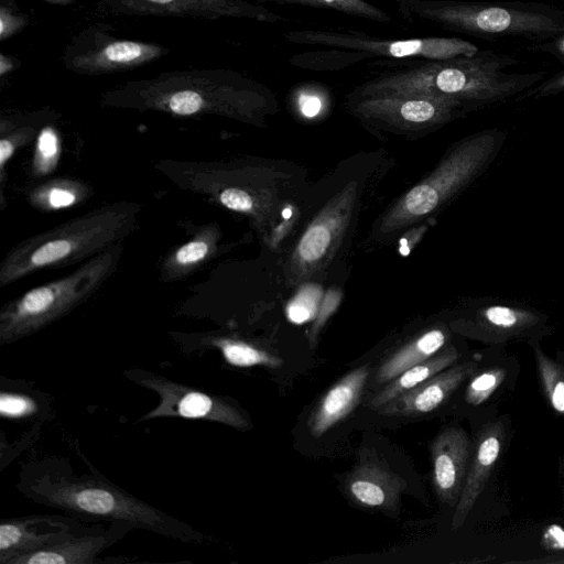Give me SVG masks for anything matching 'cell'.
Returning <instances> with one entry per match:
<instances>
[{
	"label": "cell",
	"mask_w": 564,
	"mask_h": 564,
	"mask_svg": "<svg viewBox=\"0 0 564 564\" xmlns=\"http://www.w3.org/2000/svg\"><path fill=\"white\" fill-rule=\"evenodd\" d=\"M433 485L438 499L455 507L460 497L470 457V440L459 427L441 432L431 445Z\"/></svg>",
	"instance_id": "obj_17"
},
{
	"label": "cell",
	"mask_w": 564,
	"mask_h": 564,
	"mask_svg": "<svg viewBox=\"0 0 564 564\" xmlns=\"http://www.w3.org/2000/svg\"><path fill=\"white\" fill-rule=\"evenodd\" d=\"M210 252V239L206 237V235H200L180 247L173 254L170 263L172 268H176L181 271L193 269L194 265L205 260Z\"/></svg>",
	"instance_id": "obj_30"
},
{
	"label": "cell",
	"mask_w": 564,
	"mask_h": 564,
	"mask_svg": "<svg viewBox=\"0 0 564 564\" xmlns=\"http://www.w3.org/2000/svg\"><path fill=\"white\" fill-rule=\"evenodd\" d=\"M42 410L35 391L23 389L1 388L0 414L8 419H24L34 416Z\"/></svg>",
	"instance_id": "obj_28"
},
{
	"label": "cell",
	"mask_w": 564,
	"mask_h": 564,
	"mask_svg": "<svg viewBox=\"0 0 564 564\" xmlns=\"http://www.w3.org/2000/svg\"><path fill=\"white\" fill-rule=\"evenodd\" d=\"M89 464V463H88ZM91 474L77 475L65 457L25 463L17 489L34 503L86 522H126L134 529L188 544H206L209 536L109 481L90 464Z\"/></svg>",
	"instance_id": "obj_1"
},
{
	"label": "cell",
	"mask_w": 564,
	"mask_h": 564,
	"mask_svg": "<svg viewBox=\"0 0 564 564\" xmlns=\"http://www.w3.org/2000/svg\"><path fill=\"white\" fill-rule=\"evenodd\" d=\"M52 4L67 6L74 2V0H43Z\"/></svg>",
	"instance_id": "obj_39"
},
{
	"label": "cell",
	"mask_w": 564,
	"mask_h": 564,
	"mask_svg": "<svg viewBox=\"0 0 564 564\" xmlns=\"http://www.w3.org/2000/svg\"><path fill=\"white\" fill-rule=\"evenodd\" d=\"M132 530L131 524L121 521L82 524L59 542L19 555L10 564H96L101 552Z\"/></svg>",
	"instance_id": "obj_14"
},
{
	"label": "cell",
	"mask_w": 564,
	"mask_h": 564,
	"mask_svg": "<svg viewBox=\"0 0 564 564\" xmlns=\"http://www.w3.org/2000/svg\"><path fill=\"white\" fill-rule=\"evenodd\" d=\"M506 369L492 367L476 375L468 383L465 400L470 405L484 403L503 382Z\"/></svg>",
	"instance_id": "obj_29"
},
{
	"label": "cell",
	"mask_w": 564,
	"mask_h": 564,
	"mask_svg": "<svg viewBox=\"0 0 564 564\" xmlns=\"http://www.w3.org/2000/svg\"><path fill=\"white\" fill-rule=\"evenodd\" d=\"M28 24V18L20 13L18 9L6 4L2 0L0 6V37L2 41L13 36L22 31Z\"/></svg>",
	"instance_id": "obj_33"
},
{
	"label": "cell",
	"mask_w": 564,
	"mask_h": 564,
	"mask_svg": "<svg viewBox=\"0 0 564 564\" xmlns=\"http://www.w3.org/2000/svg\"><path fill=\"white\" fill-rule=\"evenodd\" d=\"M293 44L312 47L293 55L290 64L314 72L341 70L369 58L386 62L447 59L473 56L479 48L460 37L386 39L354 29H308L283 33Z\"/></svg>",
	"instance_id": "obj_6"
},
{
	"label": "cell",
	"mask_w": 564,
	"mask_h": 564,
	"mask_svg": "<svg viewBox=\"0 0 564 564\" xmlns=\"http://www.w3.org/2000/svg\"><path fill=\"white\" fill-rule=\"evenodd\" d=\"M202 344L217 348L224 359L235 367L265 366L279 368L283 360L246 340L227 336H205Z\"/></svg>",
	"instance_id": "obj_24"
},
{
	"label": "cell",
	"mask_w": 564,
	"mask_h": 564,
	"mask_svg": "<svg viewBox=\"0 0 564 564\" xmlns=\"http://www.w3.org/2000/svg\"><path fill=\"white\" fill-rule=\"evenodd\" d=\"M546 319L532 307L489 300L478 304L457 325L464 334L487 344H505L542 329Z\"/></svg>",
	"instance_id": "obj_15"
},
{
	"label": "cell",
	"mask_w": 564,
	"mask_h": 564,
	"mask_svg": "<svg viewBox=\"0 0 564 564\" xmlns=\"http://www.w3.org/2000/svg\"><path fill=\"white\" fill-rule=\"evenodd\" d=\"M111 11L128 15L204 20L247 19L264 23L289 21L248 0H100Z\"/></svg>",
	"instance_id": "obj_13"
},
{
	"label": "cell",
	"mask_w": 564,
	"mask_h": 564,
	"mask_svg": "<svg viewBox=\"0 0 564 564\" xmlns=\"http://www.w3.org/2000/svg\"><path fill=\"white\" fill-rule=\"evenodd\" d=\"M37 152L41 159L51 161L57 152V140L55 134L50 130H43L39 137Z\"/></svg>",
	"instance_id": "obj_37"
},
{
	"label": "cell",
	"mask_w": 564,
	"mask_h": 564,
	"mask_svg": "<svg viewBox=\"0 0 564 564\" xmlns=\"http://www.w3.org/2000/svg\"><path fill=\"white\" fill-rule=\"evenodd\" d=\"M101 101L176 116L219 115L257 126L280 109L269 87L224 68L172 70L127 82L102 94Z\"/></svg>",
	"instance_id": "obj_3"
},
{
	"label": "cell",
	"mask_w": 564,
	"mask_h": 564,
	"mask_svg": "<svg viewBox=\"0 0 564 564\" xmlns=\"http://www.w3.org/2000/svg\"><path fill=\"white\" fill-rule=\"evenodd\" d=\"M506 138L500 129H485L457 141L425 178L380 217L375 234L394 235L440 212L487 170Z\"/></svg>",
	"instance_id": "obj_7"
},
{
	"label": "cell",
	"mask_w": 564,
	"mask_h": 564,
	"mask_svg": "<svg viewBox=\"0 0 564 564\" xmlns=\"http://www.w3.org/2000/svg\"><path fill=\"white\" fill-rule=\"evenodd\" d=\"M318 299V291H302L288 305V318L295 324L308 322L316 314Z\"/></svg>",
	"instance_id": "obj_31"
},
{
	"label": "cell",
	"mask_w": 564,
	"mask_h": 564,
	"mask_svg": "<svg viewBox=\"0 0 564 564\" xmlns=\"http://www.w3.org/2000/svg\"><path fill=\"white\" fill-rule=\"evenodd\" d=\"M458 358L457 349L449 346L442 352L404 370L369 400L368 408L378 411L391 400L448 368Z\"/></svg>",
	"instance_id": "obj_23"
},
{
	"label": "cell",
	"mask_w": 564,
	"mask_h": 564,
	"mask_svg": "<svg viewBox=\"0 0 564 564\" xmlns=\"http://www.w3.org/2000/svg\"><path fill=\"white\" fill-rule=\"evenodd\" d=\"M79 525L80 520L65 513L1 519L0 564L57 543Z\"/></svg>",
	"instance_id": "obj_16"
},
{
	"label": "cell",
	"mask_w": 564,
	"mask_h": 564,
	"mask_svg": "<svg viewBox=\"0 0 564 564\" xmlns=\"http://www.w3.org/2000/svg\"><path fill=\"white\" fill-rule=\"evenodd\" d=\"M378 62L383 70L350 95H424L454 100L469 112L525 93L547 75L545 70L508 73L505 69L519 61L489 51L447 59Z\"/></svg>",
	"instance_id": "obj_2"
},
{
	"label": "cell",
	"mask_w": 564,
	"mask_h": 564,
	"mask_svg": "<svg viewBox=\"0 0 564 564\" xmlns=\"http://www.w3.org/2000/svg\"><path fill=\"white\" fill-rule=\"evenodd\" d=\"M290 99L302 117L314 119L329 106L330 90L324 84L305 82L291 89Z\"/></svg>",
	"instance_id": "obj_27"
},
{
	"label": "cell",
	"mask_w": 564,
	"mask_h": 564,
	"mask_svg": "<svg viewBox=\"0 0 564 564\" xmlns=\"http://www.w3.org/2000/svg\"><path fill=\"white\" fill-rule=\"evenodd\" d=\"M347 110L367 127L405 137H421L465 117L460 104L424 95L346 96Z\"/></svg>",
	"instance_id": "obj_9"
},
{
	"label": "cell",
	"mask_w": 564,
	"mask_h": 564,
	"mask_svg": "<svg viewBox=\"0 0 564 564\" xmlns=\"http://www.w3.org/2000/svg\"><path fill=\"white\" fill-rule=\"evenodd\" d=\"M256 3L295 4L315 9L333 10L352 18L377 23H391L392 17L368 0H248Z\"/></svg>",
	"instance_id": "obj_25"
},
{
	"label": "cell",
	"mask_w": 564,
	"mask_h": 564,
	"mask_svg": "<svg viewBox=\"0 0 564 564\" xmlns=\"http://www.w3.org/2000/svg\"><path fill=\"white\" fill-rule=\"evenodd\" d=\"M564 91V69L556 73L547 79H543L534 87L529 89L524 97L527 98H542L557 95Z\"/></svg>",
	"instance_id": "obj_34"
},
{
	"label": "cell",
	"mask_w": 564,
	"mask_h": 564,
	"mask_svg": "<svg viewBox=\"0 0 564 564\" xmlns=\"http://www.w3.org/2000/svg\"><path fill=\"white\" fill-rule=\"evenodd\" d=\"M123 376L152 390L160 399L159 404L137 423L160 417H182L217 422L237 430L251 427L246 412L227 397L210 394L144 369H128Z\"/></svg>",
	"instance_id": "obj_10"
},
{
	"label": "cell",
	"mask_w": 564,
	"mask_h": 564,
	"mask_svg": "<svg viewBox=\"0 0 564 564\" xmlns=\"http://www.w3.org/2000/svg\"><path fill=\"white\" fill-rule=\"evenodd\" d=\"M400 17L413 25L485 40L542 43L564 33V10L542 2L393 0Z\"/></svg>",
	"instance_id": "obj_4"
},
{
	"label": "cell",
	"mask_w": 564,
	"mask_h": 564,
	"mask_svg": "<svg viewBox=\"0 0 564 564\" xmlns=\"http://www.w3.org/2000/svg\"><path fill=\"white\" fill-rule=\"evenodd\" d=\"M542 544L547 550H564V529L558 524L547 525L542 534Z\"/></svg>",
	"instance_id": "obj_35"
},
{
	"label": "cell",
	"mask_w": 564,
	"mask_h": 564,
	"mask_svg": "<svg viewBox=\"0 0 564 564\" xmlns=\"http://www.w3.org/2000/svg\"><path fill=\"white\" fill-rule=\"evenodd\" d=\"M536 370L543 393L550 405L564 414V365L547 357L534 347Z\"/></svg>",
	"instance_id": "obj_26"
},
{
	"label": "cell",
	"mask_w": 564,
	"mask_h": 564,
	"mask_svg": "<svg viewBox=\"0 0 564 564\" xmlns=\"http://www.w3.org/2000/svg\"><path fill=\"white\" fill-rule=\"evenodd\" d=\"M345 487L349 498L362 507L392 510L406 481L376 453H367L348 474Z\"/></svg>",
	"instance_id": "obj_18"
},
{
	"label": "cell",
	"mask_w": 564,
	"mask_h": 564,
	"mask_svg": "<svg viewBox=\"0 0 564 564\" xmlns=\"http://www.w3.org/2000/svg\"><path fill=\"white\" fill-rule=\"evenodd\" d=\"M75 200V194L67 188L54 187L48 193L50 205L54 208L70 206Z\"/></svg>",
	"instance_id": "obj_38"
},
{
	"label": "cell",
	"mask_w": 564,
	"mask_h": 564,
	"mask_svg": "<svg viewBox=\"0 0 564 564\" xmlns=\"http://www.w3.org/2000/svg\"><path fill=\"white\" fill-rule=\"evenodd\" d=\"M121 253L119 242L72 273L4 304L0 310V345L30 336L86 302L116 271Z\"/></svg>",
	"instance_id": "obj_8"
},
{
	"label": "cell",
	"mask_w": 564,
	"mask_h": 564,
	"mask_svg": "<svg viewBox=\"0 0 564 564\" xmlns=\"http://www.w3.org/2000/svg\"><path fill=\"white\" fill-rule=\"evenodd\" d=\"M475 361H465L434 375L378 410L387 416H417L441 406L475 371Z\"/></svg>",
	"instance_id": "obj_19"
},
{
	"label": "cell",
	"mask_w": 564,
	"mask_h": 564,
	"mask_svg": "<svg viewBox=\"0 0 564 564\" xmlns=\"http://www.w3.org/2000/svg\"><path fill=\"white\" fill-rule=\"evenodd\" d=\"M166 54L169 50L159 43L120 39L95 24L73 37L62 61L69 72L79 75H106L139 68Z\"/></svg>",
	"instance_id": "obj_11"
},
{
	"label": "cell",
	"mask_w": 564,
	"mask_h": 564,
	"mask_svg": "<svg viewBox=\"0 0 564 564\" xmlns=\"http://www.w3.org/2000/svg\"><path fill=\"white\" fill-rule=\"evenodd\" d=\"M369 373L368 365L358 367L344 376L322 397L307 421L313 437L324 435L357 406Z\"/></svg>",
	"instance_id": "obj_21"
},
{
	"label": "cell",
	"mask_w": 564,
	"mask_h": 564,
	"mask_svg": "<svg viewBox=\"0 0 564 564\" xmlns=\"http://www.w3.org/2000/svg\"><path fill=\"white\" fill-rule=\"evenodd\" d=\"M359 187L347 184L306 227L291 257V271L301 279L322 267L336 251L357 209Z\"/></svg>",
	"instance_id": "obj_12"
},
{
	"label": "cell",
	"mask_w": 564,
	"mask_h": 564,
	"mask_svg": "<svg viewBox=\"0 0 564 564\" xmlns=\"http://www.w3.org/2000/svg\"><path fill=\"white\" fill-rule=\"evenodd\" d=\"M531 50L553 55L564 64V33L545 42L533 44Z\"/></svg>",
	"instance_id": "obj_36"
},
{
	"label": "cell",
	"mask_w": 564,
	"mask_h": 564,
	"mask_svg": "<svg viewBox=\"0 0 564 564\" xmlns=\"http://www.w3.org/2000/svg\"><path fill=\"white\" fill-rule=\"evenodd\" d=\"M447 339L448 332L444 327H435L424 332L399 348L381 364L376 375V382H389L404 370L433 357L442 349Z\"/></svg>",
	"instance_id": "obj_22"
},
{
	"label": "cell",
	"mask_w": 564,
	"mask_h": 564,
	"mask_svg": "<svg viewBox=\"0 0 564 564\" xmlns=\"http://www.w3.org/2000/svg\"><path fill=\"white\" fill-rule=\"evenodd\" d=\"M140 210L134 203H115L20 242L0 264V286L40 269L91 259L122 242L133 231Z\"/></svg>",
	"instance_id": "obj_5"
},
{
	"label": "cell",
	"mask_w": 564,
	"mask_h": 564,
	"mask_svg": "<svg viewBox=\"0 0 564 564\" xmlns=\"http://www.w3.org/2000/svg\"><path fill=\"white\" fill-rule=\"evenodd\" d=\"M218 199L221 205L231 210L247 214L256 213V196L251 194L250 189L241 187H227L221 191Z\"/></svg>",
	"instance_id": "obj_32"
},
{
	"label": "cell",
	"mask_w": 564,
	"mask_h": 564,
	"mask_svg": "<svg viewBox=\"0 0 564 564\" xmlns=\"http://www.w3.org/2000/svg\"><path fill=\"white\" fill-rule=\"evenodd\" d=\"M505 435V425L501 421L491 422L480 431L460 497L455 506L451 525L453 531H457L464 524L485 488L501 453Z\"/></svg>",
	"instance_id": "obj_20"
}]
</instances>
